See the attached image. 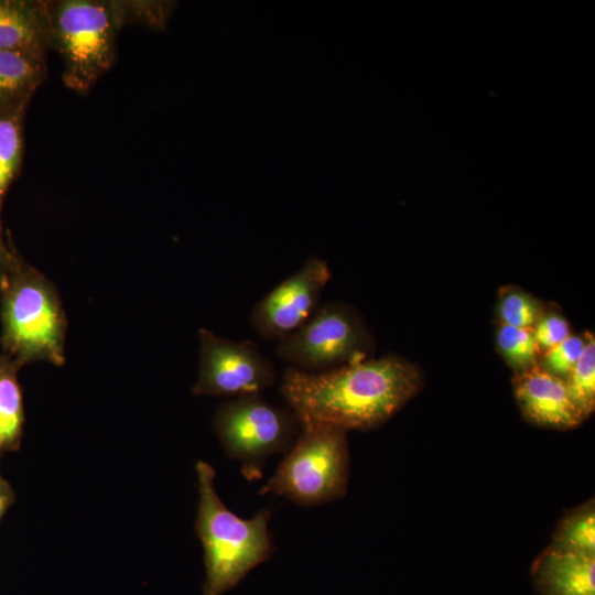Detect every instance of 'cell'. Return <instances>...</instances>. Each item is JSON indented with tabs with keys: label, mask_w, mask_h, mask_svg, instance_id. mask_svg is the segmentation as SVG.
Masks as SVG:
<instances>
[{
	"label": "cell",
	"mask_w": 595,
	"mask_h": 595,
	"mask_svg": "<svg viewBox=\"0 0 595 595\" xmlns=\"http://www.w3.org/2000/svg\"><path fill=\"white\" fill-rule=\"evenodd\" d=\"M420 369L396 355L312 374L288 367L280 392L300 420L366 431L389 420L421 389Z\"/></svg>",
	"instance_id": "obj_1"
},
{
	"label": "cell",
	"mask_w": 595,
	"mask_h": 595,
	"mask_svg": "<svg viewBox=\"0 0 595 595\" xmlns=\"http://www.w3.org/2000/svg\"><path fill=\"white\" fill-rule=\"evenodd\" d=\"M175 3L139 0H48L50 51L63 62L62 80L86 95L110 71L121 29L140 24L161 30Z\"/></svg>",
	"instance_id": "obj_2"
},
{
	"label": "cell",
	"mask_w": 595,
	"mask_h": 595,
	"mask_svg": "<svg viewBox=\"0 0 595 595\" xmlns=\"http://www.w3.org/2000/svg\"><path fill=\"white\" fill-rule=\"evenodd\" d=\"M8 250L0 258L2 354L20 367L46 361L65 363L67 320L55 285L28 263L9 231Z\"/></svg>",
	"instance_id": "obj_3"
},
{
	"label": "cell",
	"mask_w": 595,
	"mask_h": 595,
	"mask_svg": "<svg viewBox=\"0 0 595 595\" xmlns=\"http://www.w3.org/2000/svg\"><path fill=\"white\" fill-rule=\"evenodd\" d=\"M195 469L198 487L195 530L203 545L206 571L203 593L223 595L271 558L270 511L260 510L250 519L238 517L216 493L214 468L198 461Z\"/></svg>",
	"instance_id": "obj_4"
},
{
	"label": "cell",
	"mask_w": 595,
	"mask_h": 595,
	"mask_svg": "<svg viewBox=\"0 0 595 595\" xmlns=\"http://www.w3.org/2000/svg\"><path fill=\"white\" fill-rule=\"evenodd\" d=\"M300 421L295 441L259 493L282 496L303 507L334 501L348 486L347 431L324 422Z\"/></svg>",
	"instance_id": "obj_5"
},
{
	"label": "cell",
	"mask_w": 595,
	"mask_h": 595,
	"mask_svg": "<svg viewBox=\"0 0 595 595\" xmlns=\"http://www.w3.org/2000/svg\"><path fill=\"white\" fill-rule=\"evenodd\" d=\"M371 337L348 305L321 303L293 333L278 340L275 355L290 367L312 374L334 370L371 358Z\"/></svg>",
	"instance_id": "obj_6"
},
{
	"label": "cell",
	"mask_w": 595,
	"mask_h": 595,
	"mask_svg": "<svg viewBox=\"0 0 595 595\" xmlns=\"http://www.w3.org/2000/svg\"><path fill=\"white\" fill-rule=\"evenodd\" d=\"M212 426L226 455L239 462L244 474L253 478L270 455L289 451L301 421L292 410L252 394L224 401Z\"/></svg>",
	"instance_id": "obj_7"
},
{
	"label": "cell",
	"mask_w": 595,
	"mask_h": 595,
	"mask_svg": "<svg viewBox=\"0 0 595 595\" xmlns=\"http://www.w3.org/2000/svg\"><path fill=\"white\" fill-rule=\"evenodd\" d=\"M199 365L195 396L261 394L275 381L273 363L251 339L231 340L207 328L198 329Z\"/></svg>",
	"instance_id": "obj_8"
},
{
	"label": "cell",
	"mask_w": 595,
	"mask_h": 595,
	"mask_svg": "<svg viewBox=\"0 0 595 595\" xmlns=\"http://www.w3.org/2000/svg\"><path fill=\"white\" fill-rule=\"evenodd\" d=\"M331 277L325 260L317 256L306 259L255 304L250 323L256 334L278 342L298 329L321 304L322 292Z\"/></svg>",
	"instance_id": "obj_9"
},
{
	"label": "cell",
	"mask_w": 595,
	"mask_h": 595,
	"mask_svg": "<svg viewBox=\"0 0 595 595\" xmlns=\"http://www.w3.org/2000/svg\"><path fill=\"white\" fill-rule=\"evenodd\" d=\"M512 387L522 415L537 425L570 430L584 421L567 392L564 379L539 365L515 374Z\"/></svg>",
	"instance_id": "obj_10"
},
{
	"label": "cell",
	"mask_w": 595,
	"mask_h": 595,
	"mask_svg": "<svg viewBox=\"0 0 595 595\" xmlns=\"http://www.w3.org/2000/svg\"><path fill=\"white\" fill-rule=\"evenodd\" d=\"M540 595H595V554L548 545L530 569Z\"/></svg>",
	"instance_id": "obj_11"
},
{
	"label": "cell",
	"mask_w": 595,
	"mask_h": 595,
	"mask_svg": "<svg viewBox=\"0 0 595 595\" xmlns=\"http://www.w3.org/2000/svg\"><path fill=\"white\" fill-rule=\"evenodd\" d=\"M0 51L47 54L48 0H0Z\"/></svg>",
	"instance_id": "obj_12"
},
{
	"label": "cell",
	"mask_w": 595,
	"mask_h": 595,
	"mask_svg": "<svg viewBox=\"0 0 595 595\" xmlns=\"http://www.w3.org/2000/svg\"><path fill=\"white\" fill-rule=\"evenodd\" d=\"M46 73V54L0 51V113L30 104Z\"/></svg>",
	"instance_id": "obj_13"
},
{
	"label": "cell",
	"mask_w": 595,
	"mask_h": 595,
	"mask_svg": "<svg viewBox=\"0 0 595 595\" xmlns=\"http://www.w3.org/2000/svg\"><path fill=\"white\" fill-rule=\"evenodd\" d=\"M29 104L0 113V258L8 250L1 210L10 185L20 173L24 153V116Z\"/></svg>",
	"instance_id": "obj_14"
},
{
	"label": "cell",
	"mask_w": 595,
	"mask_h": 595,
	"mask_svg": "<svg viewBox=\"0 0 595 595\" xmlns=\"http://www.w3.org/2000/svg\"><path fill=\"white\" fill-rule=\"evenodd\" d=\"M21 367L0 355V452L19 446L24 424L22 390L18 380Z\"/></svg>",
	"instance_id": "obj_15"
},
{
	"label": "cell",
	"mask_w": 595,
	"mask_h": 595,
	"mask_svg": "<svg viewBox=\"0 0 595 595\" xmlns=\"http://www.w3.org/2000/svg\"><path fill=\"white\" fill-rule=\"evenodd\" d=\"M551 547L595 554V502L589 499L569 510L556 523Z\"/></svg>",
	"instance_id": "obj_16"
},
{
	"label": "cell",
	"mask_w": 595,
	"mask_h": 595,
	"mask_svg": "<svg viewBox=\"0 0 595 595\" xmlns=\"http://www.w3.org/2000/svg\"><path fill=\"white\" fill-rule=\"evenodd\" d=\"M584 351L564 379L567 392L583 419L595 409V339L586 334Z\"/></svg>",
	"instance_id": "obj_17"
},
{
	"label": "cell",
	"mask_w": 595,
	"mask_h": 595,
	"mask_svg": "<svg viewBox=\"0 0 595 595\" xmlns=\"http://www.w3.org/2000/svg\"><path fill=\"white\" fill-rule=\"evenodd\" d=\"M496 345L515 374L526 371L539 363L541 351L531 328L500 324L496 333Z\"/></svg>",
	"instance_id": "obj_18"
},
{
	"label": "cell",
	"mask_w": 595,
	"mask_h": 595,
	"mask_svg": "<svg viewBox=\"0 0 595 595\" xmlns=\"http://www.w3.org/2000/svg\"><path fill=\"white\" fill-rule=\"evenodd\" d=\"M543 311L542 303L520 288L505 286L499 293L497 314L501 324L532 328Z\"/></svg>",
	"instance_id": "obj_19"
},
{
	"label": "cell",
	"mask_w": 595,
	"mask_h": 595,
	"mask_svg": "<svg viewBox=\"0 0 595 595\" xmlns=\"http://www.w3.org/2000/svg\"><path fill=\"white\" fill-rule=\"evenodd\" d=\"M585 343V337L570 335L556 346L543 351L538 365L545 371L565 379L581 358Z\"/></svg>",
	"instance_id": "obj_20"
},
{
	"label": "cell",
	"mask_w": 595,
	"mask_h": 595,
	"mask_svg": "<svg viewBox=\"0 0 595 595\" xmlns=\"http://www.w3.org/2000/svg\"><path fill=\"white\" fill-rule=\"evenodd\" d=\"M531 329L541 353L556 346L571 335L569 322L558 312L543 311Z\"/></svg>",
	"instance_id": "obj_21"
},
{
	"label": "cell",
	"mask_w": 595,
	"mask_h": 595,
	"mask_svg": "<svg viewBox=\"0 0 595 595\" xmlns=\"http://www.w3.org/2000/svg\"><path fill=\"white\" fill-rule=\"evenodd\" d=\"M14 494L9 483L0 474V520L13 502Z\"/></svg>",
	"instance_id": "obj_22"
}]
</instances>
